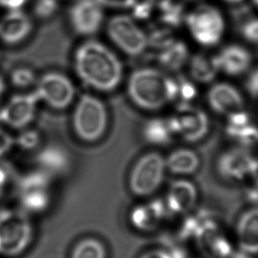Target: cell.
I'll return each mask as SVG.
<instances>
[{
    "mask_svg": "<svg viewBox=\"0 0 258 258\" xmlns=\"http://www.w3.org/2000/svg\"><path fill=\"white\" fill-rule=\"evenodd\" d=\"M74 69L84 83L100 92H112L121 83L122 63L103 43L90 40L74 53Z\"/></svg>",
    "mask_w": 258,
    "mask_h": 258,
    "instance_id": "obj_1",
    "label": "cell"
},
{
    "mask_svg": "<svg viewBox=\"0 0 258 258\" xmlns=\"http://www.w3.org/2000/svg\"><path fill=\"white\" fill-rule=\"evenodd\" d=\"M127 93L139 108L148 111L160 110L175 101V79L154 68H140L130 76Z\"/></svg>",
    "mask_w": 258,
    "mask_h": 258,
    "instance_id": "obj_2",
    "label": "cell"
},
{
    "mask_svg": "<svg viewBox=\"0 0 258 258\" xmlns=\"http://www.w3.org/2000/svg\"><path fill=\"white\" fill-rule=\"evenodd\" d=\"M108 122V111L103 101L89 94L80 98L73 114L74 133L80 140L87 143L101 140Z\"/></svg>",
    "mask_w": 258,
    "mask_h": 258,
    "instance_id": "obj_3",
    "label": "cell"
},
{
    "mask_svg": "<svg viewBox=\"0 0 258 258\" xmlns=\"http://www.w3.org/2000/svg\"><path fill=\"white\" fill-rule=\"evenodd\" d=\"M28 218L16 211L0 213V255L14 256L28 248L32 239Z\"/></svg>",
    "mask_w": 258,
    "mask_h": 258,
    "instance_id": "obj_4",
    "label": "cell"
},
{
    "mask_svg": "<svg viewBox=\"0 0 258 258\" xmlns=\"http://www.w3.org/2000/svg\"><path fill=\"white\" fill-rule=\"evenodd\" d=\"M166 161L161 154L153 152L145 154L133 166L129 187L138 197H148L161 187L166 173Z\"/></svg>",
    "mask_w": 258,
    "mask_h": 258,
    "instance_id": "obj_5",
    "label": "cell"
},
{
    "mask_svg": "<svg viewBox=\"0 0 258 258\" xmlns=\"http://www.w3.org/2000/svg\"><path fill=\"white\" fill-rule=\"evenodd\" d=\"M185 21L192 37L200 45L213 47L218 44L224 33V19L215 7L201 5L187 14Z\"/></svg>",
    "mask_w": 258,
    "mask_h": 258,
    "instance_id": "obj_6",
    "label": "cell"
},
{
    "mask_svg": "<svg viewBox=\"0 0 258 258\" xmlns=\"http://www.w3.org/2000/svg\"><path fill=\"white\" fill-rule=\"evenodd\" d=\"M107 33L112 42L129 56H140L148 47L147 34L129 16L112 17L108 22Z\"/></svg>",
    "mask_w": 258,
    "mask_h": 258,
    "instance_id": "obj_7",
    "label": "cell"
},
{
    "mask_svg": "<svg viewBox=\"0 0 258 258\" xmlns=\"http://www.w3.org/2000/svg\"><path fill=\"white\" fill-rule=\"evenodd\" d=\"M169 120L174 135L190 143L203 140L209 131V118L206 112L192 104L177 105Z\"/></svg>",
    "mask_w": 258,
    "mask_h": 258,
    "instance_id": "obj_8",
    "label": "cell"
},
{
    "mask_svg": "<svg viewBox=\"0 0 258 258\" xmlns=\"http://www.w3.org/2000/svg\"><path fill=\"white\" fill-rule=\"evenodd\" d=\"M35 92L40 101H45L54 109L62 110L74 101L75 87L64 74L51 72L39 80Z\"/></svg>",
    "mask_w": 258,
    "mask_h": 258,
    "instance_id": "obj_9",
    "label": "cell"
},
{
    "mask_svg": "<svg viewBox=\"0 0 258 258\" xmlns=\"http://www.w3.org/2000/svg\"><path fill=\"white\" fill-rule=\"evenodd\" d=\"M193 238L208 258H229L234 253L230 242L208 213H205Z\"/></svg>",
    "mask_w": 258,
    "mask_h": 258,
    "instance_id": "obj_10",
    "label": "cell"
},
{
    "mask_svg": "<svg viewBox=\"0 0 258 258\" xmlns=\"http://www.w3.org/2000/svg\"><path fill=\"white\" fill-rule=\"evenodd\" d=\"M69 19L76 34L92 36L100 30L103 22V7L98 0H78L71 7Z\"/></svg>",
    "mask_w": 258,
    "mask_h": 258,
    "instance_id": "obj_11",
    "label": "cell"
},
{
    "mask_svg": "<svg viewBox=\"0 0 258 258\" xmlns=\"http://www.w3.org/2000/svg\"><path fill=\"white\" fill-rule=\"evenodd\" d=\"M21 200L26 209L40 213L49 206V179L45 173L35 172L23 179L21 186Z\"/></svg>",
    "mask_w": 258,
    "mask_h": 258,
    "instance_id": "obj_12",
    "label": "cell"
},
{
    "mask_svg": "<svg viewBox=\"0 0 258 258\" xmlns=\"http://www.w3.org/2000/svg\"><path fill=\"white\" fill-rule=\"evenodd\" d=\"M39 101L36 92L14 96L0 111V122L16 129L27 127L35 117Z\"/></svg>",
    "mask_w": 258,
    "mask_h": 258,
    "instance_id": "obj_13",
    "label": "cell"
},
{
    "mask_svg": "<svg viewBox=\"0 0 258 258\" xmlns=\"http://www.w3.org/2000/svg\"><path fill=\"white\" fill-rule=\"evenodd\" d=\"M168 215L165 201L154 199L135 206L130 214V221L138 230L152 232L156 230Z\"/></svg>",
    "mask_w": 258,
    "mask_h": 258,
    "instance_id": "obj_14",
    "label": "cell"
},
{
    "mask_svg": "<svg viewBox=\"0 0 258 258\" xmlns=\"http://www.w3.org/2000/svg\"><path fill=\"white\" fill-rule=\"evenodd\" d=\"M252 159L245 147H234L220 155L217 168L220 175L228 181H240L249 174Z\"/></svg>",
    "mask_w": 258,
    "mask_h": 258,
    "instance_id": "obj_15",
    "label": "cell"
},
{
    "mask_svg": "<svg viewBox=\"0 0 258 258\" xmlns=\"http://www.w3.org/2000/svg\"><path fill=\"white\" fill-rule=\"evenodd\" d=\"M199 193L195 184L184 179L174 181L168 188L165 204L169 215L189 213L198 201Z\"/></svg>",
    "mask_w": 258,
    "mask_h": 258,
    "instance_id": "obj_16",
    "label": "cell"
},
{
    "mask_svg": "<svg viewBox=\"0 0 258 258\" xmlns=\"http://www.w3.org/2000/svg\"><path fill=\"white\" fill-rule=\"evenodd\" d=\"M207 101L213 111L220 115H229L243 108L241 93L227 83L213 85L208 91Z\"/></svg>",
    "mask_w": 258,
    "mask_h": 258,
    "instance_id": "obj_17",
    "label": "cell"
},
{
    "mask_svg": "<svg viewBox=\"0 0 258 258\" xmlns=\"http://www.w3.org/2000/svg\"><path fill=\"white\" fill-rule=\"evenodd\" d=\"M32 21L21 11H11L0 20V39L7 44H18L31 33Z\"/></svg>",
    "mask_w": 258,
    "mask_h": 258,
    "instance_id": "obj_18",
    "label": "cell"
},
{
    "mask_svg": "<svg viewBox=\"0 0 258 258\" xmlns=\"http://www.w3.org/2000/svg\"><path fill=\"white\" fill-rule=\"evenodd\" d=\"M220 72L229 76H239L248 70L252 57L247 49L241 46L230 45L214 56Z\"/></svg>",
    "mask_w": 258,
    "mask_h": 258,
    "instance_id": "obj_19",
    "label": "cell"
},
{
    "mask_svg": "<svg viewBox=\"0 0 258 258\" xmlns=\"http://www.w3.org/2000/svg\"><path fill=\"white\" fill-rule=\"evenodd\" d=\"M239 246L246 254L258 253V207L241 214L237 223Z\"/></svg>",
    "mask_w": 258,
    "mask_h": 258,
    "instance_id": "obj_20",
    "label": "cell"
},
{
    "mask_svg": "<svg viewBox=\"0 0 258 258\" xmlns=\"http://www.w3.org/2000/svg\"><path fill=\"white\" fill-rule=\"evenodd\" d=\"M143 136L146 141L151 145L164 147L171 142L175 135L172 130L169 118L155 117L145 123Z\"/></svg>",
    "mask_w": 258,
    "mask_h": 258,
    "instance_id": "obj_21",
    "label": "cell"
},
{
    "mask_svg": "<svg viewBox=\"0 0 258 258\" xmlns=\"http://www.w3.org/2000/svg\"><path fill=\"white\" fill-rule=\"evenodd\" d=\"M165 161L167 169L175 174H193L200 164L198 154L187 148L174 150L165 159Z\"/></svg>",
    "mask_w": 258,
    "mask_h": 258,
    "instance_id": "obj_22",
    "label": "cell"
},
{
    "mask_svg": "<svg viewBox=\"0 0 258 258\" xmlns=\"http://www.w3.org/2000/svg\"><path fill=\"white\" fill-rule=\"evenodd\" d=\"M158 62L165 70L176 73L184 67L188 59L187 45L181 41L175 40L168 47L159 51Z\"/></svg>",
    "mask_w": 258,
    "mask_h": 258,
    "instance_id": "obj_23",
    "label": "cell"
},
{
    "mask_svg": "<svg viewBox=\"0 0 258 258\" xmlns=\"http://www.w3.org/2000/svg\"><path fill=\"white\" fill-rule=\"evenodd\" d=\"M188 71L192 81L202 84L212 82L220 72L214 56H208L201 53L196 54L190 58Z\"/></svg>",
    "mask_w": 258,
    "mask_h": 258,
    "instance_id": "obj_24",
    "label": "cell"
},
{
    "mask_svg": "<svg viewBox=\"0 0 258 258\" xmlns=\"http://www.w3.org/2000/svg\"><path fill=\"white\" fill-rule=\"evenodd\" d=\"M70 258H107V249L101 241L88 238L74 247Z\"/></svg>",
    "mask_w": 258,
    "mask_h": 258,
    "instance_id": "obj_25",
    "label": "cell"
},
{
    "mask_svg": "<svg viewBox=\"0 0 258 258\" xmlns=\"http://www.w3.org/2000/svg\"><path fill=\"white\" fill-rule=\"evenodd\" d=\"M147 35L148 46L158 49L159 51L170 45L176 40L174 38L173 28L161 23L157 26H154Z\"/></svg>",
    "mask_w": 258,
    "mask_h": 258,
    "instance_id": "obj_26",
    "label": "cell"
},
{
    "mask_svg": "<svg viewBox=\"0 0 258 258\" xmlns=\"http://www.w3.org/2000/svg\"><path fill=\"white\" fill-rule=\"evenodd\" d=\"M227 136L241 144L242 147H253L258 144V128L250 122L235 128L226 127Z\"/></svg>",
    "mask_w": 258,
    "mask_h": 258,
    "instance_id": "obj_27",
    "label": "cell"
},
{
    "mask_svg": "<svg viewBox=\"0 0 258 258\" xmlns=\"http://www.w3.org/2000/svg\"><path fill=\"white\" fill-rule=\"evenodd\" d=\"M40 161L45 168L52 171H61L67 168L68 157L67 153L57 147H50L42 152Z\"/></svg>",
    "mask_w": 258,
    "mask_h": 258,
    "instance_id": "obj_28",
    "label": "cell"
},
{
    "mask_svg": "<svg viewBox=\"0 0 258 258\" xmlns=\"http://www.w3.org/2000/svg\"><path fill=\"white\" fill-rule=\"evenodd\" d=\"M176 83V96L175 101L179 104H191V101L198 95V88L194 81L183 76L175 79Z\"/></svg>",
    "mask_w": 258,
    "mask_h": 258,
    "instance_id": "obj_29",
    "label": "cell"
},
{
    "mask_svg": "<svg viewBox=\"0 0 258 258\" xmlns=\"http://www.w3.org/2000/svg\"><path fill=\"white\" fill-rule=\"evenodd\" d=\"M161 14L160 16V23L169 28H177L181 24L183 14H182V7L180 5H175L172 3L169 7L161 10Z\"/></svg>",
    "mask_w": 258,
    "mask_h": 258,
    "instance_id": "obj_30",
    "label": "cell"
},
{
    "mask_svg": "<svg viewBox=\"0 0 258 258\" xmlns=\"http://www.w3.org/2000/svg\"><path fill=\"white\" fill-rule=\"evenodd\" d=\"M11 81L14 87L20 88L29 87L35 81V73L27 67H20L13 72Z\"/></svg>",
    "mask_w": 258,
    "mask_h": 258,
    "instance_id": "obj_31",
    "label": "cell"
},
{
    "mask_svg": "<svg viewBox=\"0 0 258 258\" xmlns=\"http://www.w3.org/2000/svg\"><path fill=\"white\" fill-rule=\"evenodd\" d=\"M58 10V1L57 0H36L34 6V13L35 16L47 20L52 17Z\"/></svg>",
    "mask_w": 258,
    "mask_h": 258,
    "instance_id": "obj_32",
    "label": "cell"
},
{
    "mask_svg": "<svg viewBox=\"0 0 258 258\" xmlns=\"http://www.w3.org/2000/svg\"><path fill=\"white\" fill-rule=\"evenodd\" d=\"M40 136L38 133L34 130H27L18 138L17 143L25 150H30L38 146Z\"/></svg>",
    "mask_w": 258,
    "mask_h": 258,
    "instance_id": "obj_33",
    "label": "cell"
},
{
    "mask_svg": "<svg viewBox=\"0 0 258 258\" xmlns=\"http://www.w3.org/2000/svg\"><path fill=\"white\" fill-rule=\"evenodd\" d=\"M241 34L248 42L258 43V19L247 18L241 25Z\"/></svg>",
    "mask_w": 258,
    "mask_h": 258,
    "instance_id": "obj_34",
    "label": "cell"
},
{
    "mask_svg": "<svg viewBox=\"0 0 258 258\" xmlns=\"http://www.w3.org/2000/svg\"><path fill=\"white\" fill-rule=\"evenodd\" d=\"M245 87L252 97H258V68L248 74L245 81Z\"/></svg>",
    "mask_w": 258,
    "mask_h": 258,
    "instance_id": "obj_35",
    "label": "cell"
},
{
    "mask_svg": "<svg viewBox=\"0 0 258 258\" xmlns=\"http://www.w3.org/2000/svg\"><path fill=\"white\" fill-rule=\"evenodd\" d=\"M14 145L13 138L5 131L0 128V156H3L10 150Z\"/></svg>",
    "mask_w": 258,
    "mask_h": 258,
    "instance_id": "obj_36",
    "label": "cell"
},
{
    "mask_svg": "<svg viewBox=\"0 0 258 258\" xmlns=\"http://www.w3.org/2000/svg\"><path fill=\"white\" fill-rule=\"evenodd\" d=\"M136 0H98L102 7L112 8H132Z\"/></svg>",
    "mask_w": 258,
    "mask_h": 258,
    "instance_id": "obj_37",
    "label": "cell"
},
{
    "mask_svg": "<svg viewBox=\"0 0 258 258\" xmlns=\"http://www.w3.org/2000/svg\"><path fill=\"white\" fill-rule=\"evenodd\" d=\"M28 0H0V6L10 10H19Z\"/></svg>",
    "mask_w": 258,
    "mask_h": 258,
    "instance_id": "obj_38",
    "label": "cell"
},
{
    "mask_svg": "<svg viewBox=\"0 0 258 258\" xmlns=\"http://www.w3.org/2000/svg\"><path fill=\"white\" fill-rule=\"evenodd\" d=\"M141 258H173L171 252L163 249H154L146 253Z\"/></svg>",
    "mask_w": 258,
    "mask_h": 258,
    "instance_id": "obj_39",
    "label": "cell"
},
{
    "mask_svg": "<svg viewBox=\"0 0 258 258\" xmlns=\"http://www.w3.org/2000/svg\"><path fill=\"white\" fill-rule=\"evenodd\" d=\"M245 198L248 202L258 206V186L253 188H247L245 191Z\"/></svg>",
    "mask_w": 258,
    "mask_h": 258,
    "instance_id": "obj_40",
    "label": "cell"
},
{
    "mask_svg": "<svg viewBox=\"0 0 258 258\" xmlns=\"http://www.w3.org/2000/svg\"><path fill=\"white\" fill-rule=\"evenodd\" d=\"M149 1L153 5V7L158 8L160 11L167 8L173 3V0H149Z\"/></svg>",
    "mask_w": 258,
    "mask_h": 258,
    "instance_id": "obj_41",
    "label": "cell"
},
{
    "mask_svg": "<svg viewBox=\"0 0 258 258\" xmlns=\"http://www.w3.org/2000/svg\"><path fill=\"white\" fill-rule=\"evenodd\" d=\"M249 174L251 175L253 180L255 181V185L258 186V160H255L254 158L252 159Z\"/></svg>",
    "mask_w": 258,
    "mask_h": 258,
    "instance_id": "obj_42",
    "label": "cell"
},
{
    "mask_svg": "<svg viewBox=\"0 0 258 258\" xmlns=\"http://www.w3.org/2000/svg\"><path fill=\"white\" fill-rule=\"evenodd\" d=\"M7 176L6 172H5L3 168L0 167V196L2 194L5 186H6V183H7Z\"/></svg>",
    "mask_w": 258,
    "mask_h": 258,
    "instance_id": "obj_43",
    "label": "cell"
},
{
    "mask_svg": "<svg viewBox=\"0 0 258 258\" xmlns=\"http://www.w3.org/2000/svg\"><path fill=\"white\" fill-rule=\"evenodd\" d=\"M229 258H251L248 256V254L246 253H241V252H238V253H233V255H231Z\"/></svg>",
    "mask_w": 258,
    "mask_h": 258,
    "instance_id": "obj_44",
    "label": "cell"
},
{
    "mask_svg": "<svg viewBox=\"0 0 258 258\" xmlns=\"http://www.w3.org/2000/svg\"><path fill=\"white\" fill-rule=\"evenodd\" d=\"M4 91H5V84H4L3 80L0 78V101L3 97Z\"/></svg>",
    "mask_w": 258,
    "mask_h": 258,
    "instance_id": "obj_45",
    "label": "cell"
},
{
    "mask_svg": "<svg viewBox=\"0 0 258 258\" xmlns=\"http://www.w3.org/2000/svg\"><path fill=\"white\" fill-rule=\"evenodd\" d=\"M224 1H226L227 3L232 4V5H235V4H239L242 2L243 0H224Z\"/></svg>",
    "mask_w": 258,
    "mask_h": 258,
    "instance_id": "obj_46",
    "label": "cell"
},
{
    "mask_svg": "<svg viewBox=\"0 0 258 258\" xmlns=\"http://www.w3.org/2000/svg\"><path fill=\"white\" fill-rule=\"evenodd\" d=\"M254 1V4L255 5V7L258 8V0H253Z\"/></svg>",
    "mask_w": 258,
    "mask_h": 258,
    "instance_id": "obj_47",
    "label": "cell"
}]
</instances>
